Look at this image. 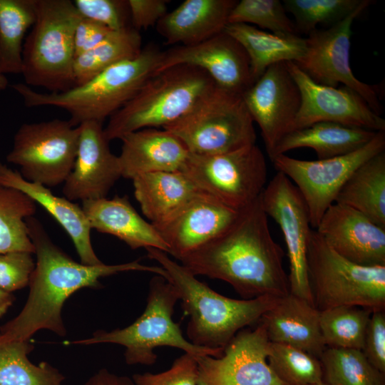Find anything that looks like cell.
<instances>
[{"label":"cell","instance_id":"obj_1","mask_svg":"<svg viewBox=\"0 0 385 385\" xmlns=\"http://www.w3.org/2000/svg\"><path fill=\"white\" fill-rule=\"evenodd\" d=\"M284 257L270 233L260 195L222 234L179 261L194 275L225 281L249 299L289 293Z\"/></svg>","mask_w":385,"mask_h":385},{"label":"cell","instance_id":"obj_2","mask_svg":"<svg viewBox=\"0 0 385 385\" xmlns=\"http://www.w3.org/2000/svg\"><path fill=\"white\" fill-rule=\"evenodd\" d=\"M36 256L26 302L21 312L0 327L7 341L30 340L41 329L59 337L66 334L62 318L65 302L76 291L101 287L100 279L119 272H148L166 277L160 266H148L138 260L118 265H86L70 257L56 245L42 224L34 216L26 219Z\"/></svg>","mask_w":385,"mask_h":385},{"label":"cell","instance_id":"obj_3","mask_svg":"<svg viewBox=\"0 0 385 385\" xmlns=\"http://www.w3.org/2000/svg\"><path fill=\"white\" fill-rule=\"evenodd\" d=\"M167 273L175 288L185 314L189 316L186 333L195 346L224 350L242 329L257 324L279 297L264 296L236 299L222 295L198 280L188 269L158 249H145Z\"/></svg>","mask_w":385,"mask_h":385},{"label":"cell","instance_id":"obj_4","mask_svg":"<svg viewBox=\"0 0 385 385\" xmlns=\"http://www.w3.org/2000/svg\"><path fill=\"white\" fill-rule=\"evenodd\" d=\"M162 51L155 45L143 48L133 58L118 63L83 84L62 92H37L23 83L11 86L26 107L53 106L65 110L74 126L104 120L129 101L155 73Z\"/></svg>","mask_w":385,"mask_h":385},{"label":"cell","instance_id":"obj_5","mask_svg":"<svg viewBox=\"0 0 385 385\" xmlns=\"http://www.w3.org/2000/svg\"><path fill=\"white\" fill-rule=\"evenodd\" d=\"M215 81L203 70L177 65L153 74L137 93L108 120L110 142L143 128H163L186 114Z\"/></svg>","mask_w":385,"mask_h":385},{"label":"cell","instance_id":"obj_6","mask_svg":"<svg viewBox=\"0 0 385 385\" xmlns=\"http://www.w3.org/2000/svg\"><path fill=\"white\" fill-rule=\"evenodd\" d=\"M178 300L174 286L165 277L155 275L149 284L145 310L133 323L123 329L97 330L89 338L63 344L122 345L125 348L124 357L128 365H153L158 357L155 349L160 346L178 348L195 356H221L223 350L195 346L183 336L180 324L173 320Z\"/></svg>","mask_w":385,"mask_h":385},{"label":"cell","instance_id":"obj_7","mask_svg":"<svg viewBox=\"0 0 385 385\" xmlns=\"http://www.w3.org/2000/svg\"><path fill=\"white\" fill-rule=\"evenodd\" d=\"M82 19L70 0H36V19L23 47L25 84L62 92L74 86L73 38Z\"/></svg>","mask_w":385,"mask_h":385},{"label":"cell","instance_id":"obj_8","mask_svg":"<svg viewBox=\"0 0 385 385\" xmlns=\"http://www.w3.org/2000/svg\"><path fill=\"white\" fill-rule=\"evenodd\" d=\"M163 129L188 152L212 155L256 143L254 122L242 96L215 85L183 116Z\"/></svg>","mask_w":385,"mask_h":385},{"label":"cell","instance_id":"obj_9","mask_svg":"<svg viewBox=\"0 0 385 385\" xmlns=\"http://www.w3.org/2000/svg\"><path fill=\"white\" fill-rule=\"evenodd\" d=\"M307 271L319 311L342 305L385 310V266L366 267L349 261L329 247L314 229L308 245Z\"/></svg>","mask_w":385,"mask_h":385},{"label":"cell","instance_id":"obj_10","mask_svg":"<svg viewBox=\"0 0 385 385\" xmlns=\"http://www.w3.org/2000/svg\"><path fill=\"white\" fill-rule=\"evenodd\" d=\"M181 172L202 192L237 210L260 197L267 177L265 155L256 143L218 155L189 153Z\"/></svg>","mask_w":385,"mask_h":385},{"label":"cell","instance_id":"obj_11","mask_svg":"<svg viewBox=\"0 0 385 385\" xmlns=\"http://www.w3.org/2000/svg\"><path fill=\"white\" fill-rule=\"evenodd\" d=\"M79 126L69 120L22 124L16 132L7 162L20 168L26 180L48 188L65 182L76 160Z\"/></svg>","mask_w":385,"mask_h":385},{"label":"cell","instance_id":"obj_12","mask_svg":"<svg viewBox=\"0 0 385 385\" xmlns=\"http://www.w3.org/2000/svg\"><path fill=\"white\" fill-rule=\"evenodd\" d=\"M383 151L385 131H379L367 144L346 155L304 160L280 154L271 160L277 172L285 175L299 190L307 206L311 227L315 230L355 170Z\"/></svg>","mask_w":385,"mask_h":385},{"label":"cell","instance_id":"obj_13","mask_svg":"<svg viewBox=\"0 0 385 385\" xmlns=\"http://www.w3.org/2000/svg\"><path fill=\"white\" fill-rule=\"evenodd\" d=\"M372 2L363 0L355 11L341 21L326 29H317L307 34L304 56L295 63L319 84L337 87L342 83L356 91L371 108L380 115L382 108L376 86L356 78L349 58L351 25Z\"/></svg>","mask_w":385,"mask_h":385},{"label":"cell","instance_id":"obj_14","mask_svg":"<svg viewBox=\"0 0 385 385\" xmlns=\"http://www.w3.org/2000/svg\"><path fill=\"white\" fill-rule=\"evenodd\" d=\"M261 202L267 217L279 225L289 263V293L314 304L307 271V250L312 230L305 202L293 183L277 172L265 186Z\"/></svg>","mask_w":385,"mask_h":385},{"label":"cell","instance_id":"obj_15","mask_svg":"<svg viewBox=\"0 0 385 385\" xmlns=\"http://www.w3.org/2000/svg\"><path fill=\"white\" fill-rule=\"evenodd\" d=\"M261 322L240 330L220 357L195 356L197 385H286L267 362L270 345Z\"/></svg>","mask_w":385,"mask_h":385},{"label":"cell","instance_id":"obj_16","mask_svg":"<svg viewBox=\"0 0 385 385\" xmlns=\"http://www.w3.org/2000/svg\"><path fill=\"white\" fill-rule=\"evenodd\" d=\"M287 66L301 95L292 130L330 121L375 132L385 131V120L356 91L343 85L337 88L319 84L295 63L287 62Z\"/></svg>","mask_w":385,"mask_h":385},{"label":"cell","instance_id":"obj_17","mask_svg":"<svg viewBox=\"0 0 385 385\" xmlns=\"http://www.w3.org/2000/svg\"><path fill=\"white\" fill-rule=\"evenodd\" d=\"M242 98L253 122L260 127L271 158L280 140L292 131L301 104L299 89L287 62L267 68Z\"/></svg>","mask_w":385,"mask_h":385},{"label":"cell","instance_id":"obj_18","mask_svg":"<svg viewBox=\"0 0 385 385\" xmlns=\"http://www.w3.org/2000/svg\"><path fill=\"white\" fill-rule=\"evenodd\" d=\"M183 64L203 70L217 86L240 96L254 83L247 52L225 31L197 44L162 51L155 73Z\"/></svg>","mask_w":385,"mask_h":385},{"label":"cell","instance_id":"obj_19","mask_svg":"<svg viewBox=\"0 0 385 385\" xmlns=\"http://www.w3.org/2000/svg\"><path fill=\"white\" fill-rule=\"evenodd\" d=\"M78 126L76 160L63 193L71 201L105 198L121 177L118 156L110 150L103 123L88 121Z\"/></svg>","mask_w":385,"mask_h":385},{"label":"cell","instance_id":"obj_20","mask_svg":"<svg viewBox=\"0 0 385 385\" xmlns=\"http://www.w3.org/2000/svg\"><path fill=\"white\" fill-rule=\"evenodd\" d=\"M316 232L338 255L359 265L385 266V228L359 211L334 202Z\"/></svg>","mask_w":385,"mask_h":385},{"label":"cell","instance_id":"obj_21","mask_svg":"<svg viewBox=\"0 0 385 385\" xmlns=\"http://www.w3.org/2000/svg\"><path fill=\"white\" fill-rule=\"evenodd\" d=\"M240 212L202 192L155 228L168 247V255L179 260L222 234Z\"/></svg>","mask_w":385,"mask_h":385},{"label":"cell","instance_id":"obj_22","mask_svg":"<svg viewBox=\"0 0 385 385\" xmlns=\"http://www.w3.org/2000/svg\"><path fill=\"white\" fill-rule=\"evenodd\" d=\"M120 140L121 177L130 180L145 173L181 171L190 153L177 137L163 128L140 129Z\"/></svg>","mask_w":385,"mask_h":385},{"label":"cell","instance_id":"obj_23","mask_svg":"<svg viewBox=\"0 0 385 385\" xmlns=\"http://www.w3.org/2000/svg\"><path fill=\"white\" fill-rule=\"evenodd\" d=\"M0 184L21 191L53 216L71 239L82 264L94 266L103 263L94 252L92 229L81 207L53 195L47 187L25 180L20 173L1 162Z\"/></svg>","mask_w":385,"mask_h":385},{"label":"cell","instance_id":"obj_24","mask_svg":"<svg viewBox=\"0 0 385 385\" xmlns=\"http://www.w3.org/2000/svg\"><path fill=\"white\" fill-rule=\"evenodd\" d=\"M319 314L313 304L289 293L279 297L259 321L270 342L290 345L319 358L326 349Z\"/></svg>","mask_w":385,"mask_h":385},{"label":"cell","instance_id":"obj_25","mask_svg":"<svg viewBox=\"0 0 385 385\" xmlns=\"http://www.w3.org/2000/svg\"><path fill=\"white\" fill-rule=\"evenodd\" d=\"M236 0H185L156 24L165 44L190 46L224 31Z\"/></svg>","mask_w":385,"mask_h":385},{"label":"cell","instance_id":"obj_26","mask_svg":"<svg viewBox=\"0 0 385 385\" xmlns=\"http://www.w3.org/2000/svg\"><path fill=\"white\" fill-rule=\"evenodd\" d=\"M81 207L91 229L118 237L132 250L153 247L168 254L158 230L138 214L127 196L86 200Z\"/></svg>","mask_w":385,"mask_h":385},{"label":"cell","instance_id":"obj_27","mask_svg":"<svg viewBox=\"0 0 385 385\" xmlns=\"http://www.w3.org/2000/svg\"><path fill=\"white\" fill-rule=\"evenodd\" d=\"M132 180L135 197L143 215L155 227L204 192L181 171L145 173Z\"/></svg>","mask_w":385,"mask_h":385},{"label":"cell","instance_id":"obj_28","mask_svg":"<svg viewBox=\"0 0 385 385\" xmlns=\"http://www.w3.org/2000/svg\"><path fill=\"white\" fill-rule=\"evenodd\" d=\"M376 133L335 122H317L288 133L278 143L270 159L301 148L314 150L318 159L337 157L363 147Z\"/></svg>","mask_w":385,"mask_h":385},{"label":"cell","instance_id":"obj_29","mask_svg":"<svg viewBox=\"0 0 385 385\" xmlns=\"http://www.w3.org/2000/svg\"><path fill=\"white\" fill-rule=\"evenodd\" d=\"M225 32L236 39L247 52L254 82L270 66L299 61L305 52V38L265 31L246 24H228Z\"/></svg>","mask_w":385,"mask_h":385},{"label":"cell","instance_id":"obj_30","mask_svg":"<svg viewBox=\"0 0 385 385\" xmlns=\"http://www.w3.org/2000/svg\"><path fill=\"white\" fill-rule=\"evenodd\" d=\"M335 202L359 211L385 228V151L355 170L340 190Z\"/></svg>","mask_w":385,"mask_h":385},{"label":"cell","instance_id":"obj_31","mask_svg":"<svg viewBox=\"0 0 385 385\" xmlns=\"http://www.w3.org/2000/svg\"><path fill=\"white\" fill-rule=\"evenodd\" d=\"M142 49L140 32L132 26L112 31L95 47L75 58L74 86L85 83L118 63L135 57Z\"/></svg>","mask_w":385,"mask_h":385},{"label":"cell","instance_id":"obj_32","mask_svg":"<svg viewBox=\"0 0 385 385\" xmlns=\"http://www.w3.org/2000/svg\"><path fill=\"white\" fill-rule=\"evenodd\" d=\"M36 19V0H0V73H21L23 47Z\"/></svg>","mask_w":385,"mask_h":385},{"label":"cell","instance_id":"obj_33","mask_svg":"<svg viewBox=\"0 0 385 385\" xmlns=\"http://www.w3.org/2000/svg\"><path fill=\"white\" fill-rule=\"evenodd\" d=\"M30 340L7 341L0 333V385H63L64 375L46 361L32 363Z\"/></svg>","mask_w":385,"mask_h":385},{"label":"cell","instance_id":"obj_34","mask_svg":"<svg viewBox=\"0 0 385 385\" xmlns=\"http://www.w3.org/2000/svg\"><path fill=\"white\" fill-rule=\"evenodd\" d=\"M36 211L26 195L0 184V253L24 251L34 254L26 219Z\"/></svg>","mask_w":385,"mask_h":385},{"label":"cell","instance_id":"obj_35","mask_svg":"<svg viewBox=\"0 0 385 385\" xmlns=\"http://www.w3.org/2000/svg\"><path fill=\"white\" fill-rule=\"evenodd\" d=\"M323 381L328 385H385V374L361 350L326 347L319 356Z\"/></svg>","mask_w":385,"mask_h":385},{"label":"cell","instance_id":"obj_36","mask_svg":"<svg viewBox=\"0 0 385 385\" xmlns=\"http://www.w3.org/2000/svg\"><path fill=\"white\" fill-rule=\"evenodd\" d=\"M319 324L326 347L361 350L373 312L356 305H342L319 311Z\"/></svg>","mask_w":385,"mask_h":385},{"label":"cell","instance_id":"obj_37","mask_svg":"<svg viewBox=\"0 0 385 385\" xmlns=\"http://www.w3.org/2000/svg\"><path fill=\"white\" fill-rule=\"evenodd\" d=\"M267 362L286 385H314L323 381L319 359L299 348L270 342Z\"/></svg>","mask_w":385,"mask_h":385},{"label":"cell","instance_id":"obj_38","mask_svg":"<svg viewBox=\"0 0 385 385\" xmlns=\"http://www.w3.org/2000/svg\"><path fill=\"white\" fill-rule=\"evenodd\" d=\"M363 0H283L287 13L292 14L297 34H309L318 25L328 27L341 21Z\"/></svg>","mask_w":385,"mask_h":385},{"label":"cell","instance_id":"obj_39","mask_svg":"<svg viewBox=\"0 0 385 385\" xmlns=\"http://www.w3.org/2000/svg\"><path fill=\"white\" fill-rule=\"evenodd\" d=\"M228 24H253L277 35H298L294 21L279 0L237 1L229 15Z\"/></svg>","mask_w":385,"mask_h":385},{"label":"cell","instance_id":"obj_40","mask_svg":"<svg viewBox=\"0 0 385 385\" xmlns=\"http://www.w3.org/2000/svg\"><path fill=\"white\" fill-rule=\"evenodd\" d=\"M73 2L82 18L100 23L112 31L131 26L127 1L75 0Z\"/></svg>","mask_w":385,"mask_h":385},{"label":"cell","instance_id":"obj_41","mask_svg":"<svg viewBox=\"0 0 385 385\" xmlns=\"http://www.w3.org/2000/svg\"><path fill=\"white\" fill-rule=\"evenodd\" d=\"M197 375L195 356L185 353L175 359L169 369L158 374H135L132 380L134 385H197Z\"/></svg>","mask_w":385,"mask_h":385},{"label":"cell","instance_id":"obj_42","mask_svg":"<svg viewBox=\"0 0 385 385\" xmlns=\"http://www.w3.org/2000/svg\"><path fill=\"white\" fill-rule=\"evenodd\" d=\"M32 255L24 251L0 253V289L12 293L29 286L35 267Z\"/></svg>","mask_w":385,"mask_h":385},{"label":"cell","instance_id":"obj_43","mask_svg":"<svg viewBox=\"0 0 385 385\" xmlns=\"http://www.w3.org/2000/svg\"><path fill=\"white\" fill-rule=\"evenodd\" d=\"M361 351L370 364L385 374V310L371 313Z\"/></svg>","mask_w":385,"mask_h":385},{"label":"cell","instance_id":"obj_44","mask_svg":"<svg viewBox=\"0 0 385 385\" xmlns=\"http://www.w3.org/2000/svg\"><path fill=\"white\" fill-rule=\"evenodd\" d=\"M130 26L137 31L156 25L167 14V0H128Z\"/></svg>","mask_w":385,"mask_h":385},{"label":"cell","instance_id":"obj_45","mask_svg":"<svg viewBox=\"0 0 385 385\" xmlns=\"http://www.w3.org/2000/svg\"><path fill=\"white\" fill-rule=\"evenodd\" d=\"M111 31V29L100 23L82 18L74 34L75 58L95 47Z\"/></svg>","mask_w":385,"mask_h":385},{"label":"cell","instance_id":"obj_46","mask_svg":"<svg viewBox=\"0 0 385 385\" xmlns=\"http://www.w3.org/2000/svg\"><path fill=\"white\" fill-rule=\"evenodd\" d=\"M84 385H134L132 378L120 376L102 369L91 376Z\"/></svg>","mask_w":385,"mask_h":385},{"label":"cell","instance_id":"obj_47","mask_svg":"<svg viewBox=\"0 0 385 385\" xmlns=\"http://www.w3.org/2000/svg\"><path fill=\"white\" fill-rule=\"evenodd\" d=\"M15 300L12 293L0 289V317L4 316L12 306Z\"/></svg>","mask_w":385,"mask_h":385},{"label":"cell","instance_id":"obj_48","mask_svg":"<svg viewBox=\"0 0 385 385\" xmlns=\"http://www.w3.org/2000/svg\"><path fill=\"white\" fill-rule=\"evenodd\" d=\"M9 86V81L5 75L0 73V91L5 90Z\"/></svg>","mask_w":385,"mask_h":385},{"label":"cell","instance_id":"obj_49","mask_svg":"<svg viewBox=\"0 0 385 385\" xmlns=\"http://www.w3.org/2000/svg\"><path fill=\"white\" fill-rule=\"evenodd\" d=\"M314 385H328L326 383H324V381L321 382V383H319V384H314Z\"/></svg>","mask_w":385,"mask_h":385}]
</instances>
